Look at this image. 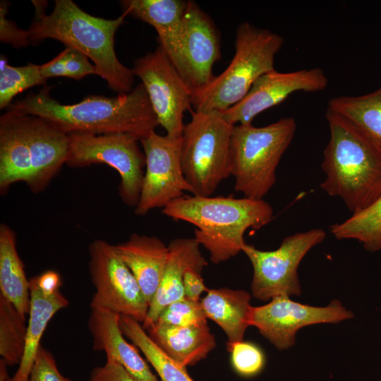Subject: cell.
I'll list each match as a JSON object with an SVG mask.
<instances>
[{
    "label": "cell",
    "instance_id": "5",
    "mask_svg": "<svg viewBox=\"0 0 381 381\" xmlns=\"http://www.w3.org/2000/svg\"><path fill=\"white\" fill-rule=\"evenodd\" d=\"M283 44V37L268 29L248 22L240 24L227 68L193 92L194 111L221 113L241 101L260 77L275 69V56Z\"/></svg>",
    "mask_w": 381,
    "mask_h": 381
},
{
    "label": "cell",
    "instance_id": "25",
    "mask_svg": "<svg viewBox=\"0 0 381 381\" xmlns=\"http://www.w3.org/2000/svg\"><path fill=\"white\" fill-rule=\"evenodd\" d=\"M0 291L24 315L30 311V282L16 249L15 232L4 223L0 226Z\"/></svg>",
    "mask_w": 381,
    "mask_h": 381
},
{
    "label": "cell",
    "instance_id": "33",
    "mask_svg": "<svg viewBox=\"0 0 381 381\" xmlns=\"http://www.w3.org/2000/svg\"><path fill=\"white\" fill-rule=\"evenodd\" d=\"M207 319L200 301L184 297L165 307L156 322L175 326H190L206 323Z\"/></svg>",
    "mask_w": 381,
    "mask_h": 381
},
{
    "label": "cell",
    "instance_id": "36",
    "mask_svg": "<svg viewBox=\"0 0 381 381\" xmlns=\"http://www.w3.org/2000/svg\"><path fill=\"white\" fill-rule=\"evenodd\" d=\"M89 381H140L131 375L121 364L107 359L102 366L95 368Z\"/></svg>",
    "mask_w": 381,
    "mask_h": 381
},
{
    "label": "cell",
    "instance_id": "38",
    "mask_svg": "<svg viewBox=\"0 0 381 381\" xmlns=\"http://www.w3.org/2000/svg\"><path fill=\"white\" fill-rule=\"evenodd\" d=\"M33 278L39 287L47 293H53L60 290L61 277L55 271L48 270Z\"/></svg>",
    "mask_w": 381,
    "mask_h": 381
},
{
    "label": "cell",
    "instance_id": "15",
    "mask_svg": "<svg viewBox=\"0 0 381 381\" xmlns=\"http://www.w3.org/2000/svg\"><path fill=\"white\" fill-rule=\"evenodd\" d=\"M221 57L217 30L210 16L193 1H188L180 50L173 65L193 92L215 76L213 66Z\"/></svg>",
    "mask_w": 381,
    "mask_h": 381
},
{
    "label": "cell",
    "instance_id": "8",
    "mask_svg": "<svg viewBox=\"0 0 381 381\" xmlns=\"http://www.w3.org/2000/svg\"><path fill=\"white\" fill-rule=\"evenodd\" d=\"M69 151L66 164L83 167L92 164H107L119 173V193L129 207H136L144 179L145 155L138 139L124 133L95 135L74 133L68 135Z\"/></svg>",
    "mask_w": 381,
    "mask_h": 381
},
{
    "label": "cell",
    "instance_id": "9",
    "mask_svg": "<svg viewBox=\"0 0 381 381\" xmlns=\"http://www.w3.org/2000/svg\"><path fill=\"white\" fill-rule=\"evenodd\" d=\"M325 236L322 229L298 232L285 237L279 248L269 251L246 244L242 252L253 267V296L267 301L277 296H299L298 266L308 251L322 243Z\"/></svg>",
    "mask_w": 381,
    "mask_h": 381
},
{
    "label": "cell",
    "instance_id": "30",
    "mask_svg": "<svg viewBox=\"0 0 381 381\" xmlns=\"http://www.w3.org/2000/svg\"><path fill=\"white\" fill-rule=\"evenodd\" d=\"M47 79L40 71V65L28 64L12 66L4 55L0 60V109L8 107L19 93L35 85H45Z\"/></svg>",
    "mask_w": 381,
    "mask_h": 381
},
{
    "label": "cell",
    "instance_id": "37",
    "mask_svg": "<svg viewBox=\"0 0 381 381\" xmlns=\"http://www.w3.org/2000/svg\"><path fill=\"white\" fill-rule=\"evenodd\" d=\"M207 289L201 276V272L188 268L185 271L183 275V290L185 298L199 301L200 296L204 291H207Z\"/></svg>",
    "mask_w": 381,
    "mask_h": 381
},
{
    "label": "cell",
    "instance_id": "24",
    "mask_svg": "<svg viewBox=\"0 0 381 381\" xmlns=\"http://www.w3.org/2000/svg\"><path fill=\"white\" fill-rule=\"evenodd\" d=\"M30 311L24 354L13 377L6 381H29L30 374L40 345V339L52 318L68 305L60 290L53 293L42 291L32 277L30 280Z\"/></svg>",
    "mask_w": 381,
    "mask_h": 381
},
{
    "label": "cell",
    "instance_id": "17",
    "mask_svg": "<svg viewBox=\"0 0 381 381\" xmlns=\"http://www.w3.org/2000/svg\"><path fill=\"white\" fill-rule=\"evenodd\" d=\"M121 315L104 308H91L87 327L92 339V349L104 351L107 359L121 364L140 381H159L137 348L129 344L122 333Z\"/></svg>",
    "mask_w": 381,
    "mask_h": 381
},
{
    "label": "cell",
    "instance_id": "18",
    "mask_svg": "<svg viewBox=\"0 0 381 381\" xmlns=\"http://www.w3.org/2000/svg\"><path fill=\"white\" fill-rule=\"evenodd\" d=\"M199 243L193 238H176L169 247L168 260L160 284L150 305L145 321V329L155 322L163 309L168 305L185 297L183 275L188 268L202 273L207 265L200 250Z\"/></svg>",
    "mask_w": 381,
    "mask_h": 381
},
{
    "label": "cell",
    "instance_id": "2",
    "mask_svg": "<svg viewBox=\"0 0 381 381\" xmlns=\"http://www.w3.org/2000/svg\"><path fill=\"white\" fill-rule=\"evenodd\" d=\"M32 3L35 15L27 30L30 43L45 39L58 40L92 61L98 75L114 91L123 94L133 90L135 75L119 61L114 50L115 33L126 13L115 19H104L85 12L71 0H56L53 11L47 15V1Z\"/></svg>",
    "mask_w": 381,
    "mask_h": 381
},
{
    "label": "cell",
    "instance_id": "6",
    "mask_svg": "<svg viewBox=\"0 0 381 381\" xmlns=\"http://www.w3.org/2000/svg\"><path fill=\"white\" fill-rule=\"evenodd\" d=\"M296 122L284 117L267 126H234L230 147L234 190L244 197L263 200L276 182L278 164L295 135Z\"/></svg>",
    "mask_w": 381,
    "mask_h": 381
},
{
    "label": "cell",
    "instance_id": "12",
    "mask_svg": "<svg viewBox=\"0 0 381 381\" xmlns=\"http://www.w3.org/2000/svg\"><path fill=\"white\" fill-rule=\"evenodd\" d=\"M145 155V172L140 200L135 207L138 215H145L155 208H164L183 195L192 194L181 167L182 138L156 132L140 140Z\"/></svg>",
    "mask_w": 381,
    "mask_h": 381
},
{
    "label": "cell",
    "instance_id": "23",
    "mask_svg": "<svg viewBox=\"0 0 381 381\" xmlns=\"http://www.w3.org/2000/svg\"><path fill=\"white\" fill-rule=\"evenodd\" d=\"M250 298V294L244 290L219 288L208 289L207 295L200 299L207 318L225 332L228 350L243 341L247 328L251 326Z\"/></svg>",
    "mask_w": 381,
    "mask_h": 381
},
{
    "label": "cell",
    "instance_id": "10",
    "mask_svg": "<svg viewBox=\"0 0 381 381\" xmlns=\"http://www.w3.org/2000/svg\"><path fill=\"white\" fill-rule=\"evenodd\" d=\"M88 250L89 272L96 289L90 308L109 310L143 323L149 303L115 246L104 240H95Z\"/></svg>",
    "mask_w": 381,
    "mask_h": 381
},
{
    "label": "cell",
    "instance_id": "34",
    "mask_svg": "<svg viewBox=\"0 0 381 381\" xmlns=\"http://www.w3.org/2000/svg\"><path fill=\"white\" fill-rule=\"evenodd\" d=\"M29 381H72L58 370L53 355L40 346L32 368Z\"/></svg>",
    "mask_w": 381,
    "mask_h": 381
},
{
    "label": "cell",
    "instance_id": "1",
    "mask_svg": "<svg viewBox=\"0 0 381 381\" xmlns=\"http://www.w3.org/2000/svg\"><path fill=\"white\" fill-rule=\"evenodd\" d=\"M44 87L11 104L8 109L39 116L69 135L85 133L95 135L124 133L138 140L155 132L159 125L147 91L142 83L127 93L107 97L92 95L81 102L63 104Z\"/></svg>",
    "mask_w": 381,
    "mask_h": 381
},
{
    "label": "cell",
    "instance_id": "27",
    "mask_svg": "<svg viewBox=\"0 0 381 381\" xmlns=\"http://www.w3.org/2000/svg\"><path fill=\"white\" fill-rule=\"evenodd\" d=\"M119 324L123 335L143 352L161 381H194L186 367L176 363L155 344L140 322L121 315Z\"/></svg>",
    "mask_w": 381,
    "mask_h": 381
},
{
    "label": "cell",
    "instance_id": "32",
    "mask_svg": "<svg viewBox=\"0 0 381 381\" xmlns=\"http://www.w3.org/2000/svg\"><path fill=\"white\" fill-rule=\"evenodd\" d=\"M228 351L231 353L232 368L240 376L253 377L264 369L265 355L256 344L242 341L234 344Z\"/></svg>",
    "mask_w": 381,
    "mask_h": 381
},
{
    "label": "cell",
    "instance_id": "26",
    "mask_svg": "<svg viewBox=\"0 0 381 381\" xmlns=\"http://www.w3.org/2000/svg\"><path fill=\"white\" fill-rule=\"evenodd\" d=\"M330 111L340 115L381 145V87L360 96H339L327 104Z\"/></svg>",
    "mask_w": 381,
    "mask_h": 381
},
{
    "label": "cell",
    "instance_id": "35",
    "mask_svg": "<svg viewBox=\"0 0 381 381\" xmlns=\"http://www.w3.org/2000/svg\"><path fill=\"white\" fill-rule=\"evenodd\" d=\"M9 2L1 1L0 3V40L11 44L15 48L26 47L30 43L27 30L17 27L16 24L6 18Z\"/></svg>",
    "mask_w": 381,
    "mask_h": 381
},
{
    "label": "cell",
    "instance_id": "22",
    "mask_svg": "<svg viewBox=\"0 0 381 381\" xmlns=\"http://www.w3.org/2000/svg\"><path fill=\"white\" fill-rule=\"evenodd\" d=\"M30 152L24 114L8 109L0 117V190L14 183L29 182Z\"/></svg>",
    "mask_w": 381,
    "mask_h": 381
},
{
    "label": "cell",
    "instance_id": "28",
    "mask_svg": "<svg viewBox=\"0 0 381 381\" xmlns=\"http://www.w3.org/2000/svg\"><path fill=\"white\" fill-rule=\"evenodd\" d=\"M339 240L355 239L370 252L381 250V197L364 210L329 226Z\"/></svg>",
    "mask_w": 381,
    "mask_h": 381
},
{
    "label": "cell",
    "instance_id": "14",
    "mask_svg": "<svg viewBox=\"0 0 381 381\" xmlns=\"http://www.w3.org/2000/svg\"><path fill=\"white\" fill-rule=\"evenodd\" d=\"M328 83L320 68L291 72L274 69L260 77L241 101L221 114L233 126L251 124L256 116L280 104L294 92H319L325 90Z\"/></svg>",
    "mask_w": 381,
    "mask_h": 381
},
{
    "label": "cell",
    "instance_id": "3",
    "mask_svg": "<svg viewBox=\"0 0 381 381\" xmlns=\"http://www.w3.org/2000/svg\"><path fill=\"white\" fill-rule=\"evenodd\" d=\"M325 117L330 136L323 152L325 177L320 188L356 214L381 197V145L328 109Z\"/></svg>",
    "mask_w": 381,
    "mask_h": 381
},
{
    "label": "cell",
    "instance_id": "7",
    "mask_svg": "<svg viewBox=\"0 0 381 381\" xmlns=\"http://www.w3.org/2000/svg\"><path fill=\"white\" fill-rule=\"evenodd\" d=\"M191 111L184 125L181 162L192 195L211 196L231 176L230 147L234 126L217 111Z\"/></svg>",
    "mask_w": 381,
    "mask_h": 381
},
{
    "label": "cell",
    "instance_id": "20",
    "mask_svg": "<svg viewBox=\"0 0 381 381\" xmlns=\"http://www.w3.org/2000/svg\"><path fill=\"white\" fill-rule=\"evenodd\" d=\"M188 1L126 0L121 1L123 13L152 25L157 31L160 46L171 63L176 59L183 40L184 17Z\"/></svg>",
    "mask_w": 381,
    "mask_h": 381
},
{
    "label": "cell",
    "instance_id": "21",
    "mask_svg": "<svg viewBox=\"0 0 381 381\" xmlns=\"http://www.w3.org/2000/svg\"><path fill=\"white\" fill-rule=\"evenodd\" d=\"M145 330L165 354L183 367L196 364L216 346L207 322L175 326L155 322Z\"/></svg>",
    "mask_w": 381,
    "mask_h": 381
},
{
    "label": "cell",
    "instance_id": "13",
    "mask_svg": "<svg viewBox=\"0 0 381 381\" xmlns=\"http://www.w3.org/2000/svg\"><path fill=\"white\" fill-rule=\"evenodd\" d=\"M353 313L338 300L325 307L303 304L281 296L264 306L253 307L251 326L278 350L294 345L298 331L306 326L320 323H337L353 318Z\"/></svg>",
    "mask_w": 381,
    "mask_h": 381
},
{
    "label": "cell",
    "instance_id": "4",
    "mask_svg": "<svg viewBox=\"0 0 381 381\" xmlns=\"http://www.w3.org/2000/svg\"><path fill=\"white\" fill-rule=\"evenodd\" d=\"M162 212L195 226L194 238L210 253L214 264L243 251L245 232L258 230L272 219L273 209L264 200L232 196L186 195L174 200Z\"/></svg>",
    "mask_w": 381,
    "mask_h": 381
},
{
    "label": "cell",
    "instance_id": "31",
    "mask_svg": "<svg viewBox=\"0 0 381 381\" xmlns=\"http://www.w3.org/2000/svg\"><path fill=\"white\" fill-rule=\"evenodd\" d=\"M88 59L77 49L66 47L53 59L40 65V71L46 79L52 77H65L80 80L88 75H98L97 67Z\"/></svg>",
    "mask_w": 381,
    "mask_h": 381
},
{
    "label": "cell",
    "instance_id": "19",
    "mask_svg": "<svg viewBox=\"0 0 381 381\" xmlns=\"http://www.w3.org/2000/svg\"><path fill=\"white\" fill-rule=\"evenodd\" d=\"M117 253L138 283L149 305L163 277L169 247L158 237L132 234L115 246Z\"/></svg>",
    "mask_w": 381,
    "mask_h": 381
},
{
    "label": "cell",
    "instance_id": "16",
    "mask_svg": "<svg viewBox=\"0 0 381 381\" xmlns=\"http://www.w3.org/2000/svg\"><path fill=\"white\" fill-rule=\"evenodd\" d=\"M24 115L31 160V174L27 185L32 191L38 193L66 163L69 137L39 116Z\"/></svg>",
    "mask_w": 381,
    "mask_h": 381
},
{
    "label": "cell",
    "instance_id": "11",
    "mask_svg": "<svg viewBox=\"0 0 381 381\" xmlns=\"http://www.w3.org/2000/svg\"><path fill=\"white\" fill-rule=\"evenodd\" d=\"M132 70L147 91L159 125L167 135L181 137L184 114L192 110L193 91L163 48L135 60Z\"/></svg>",
    "mask_w": 381,
    "mask_h": 381
},
{
    "label": "cell",
    "instance_id": "29",
    "mask_svg": "<svg viewBox=\"0 0 381 381\" xmlns=\"http://www.w3.org/2000/svg\"><path fill=\"white\" fill-rule=\"evenodd\" d=\"M27 327L25 315L0 294V355L8 366L22 361Z\"/></svg>",
    "mask_w": 381,
    "mask_h": 381
}]
</instances>
